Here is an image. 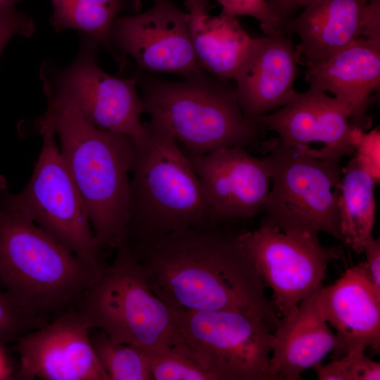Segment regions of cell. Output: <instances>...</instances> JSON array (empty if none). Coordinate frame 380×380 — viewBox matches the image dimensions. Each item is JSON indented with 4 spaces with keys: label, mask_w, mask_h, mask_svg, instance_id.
I'll use <instances>...</instances> for the list:
<instances>
[{
    "label": "cell",
    "mask_w": 380,
    "mask_h": 380,
    "mask_svg": "<svg viewBox=\"0 0 380 380\" xmlns=\"http://www.w3.org/2000/svg\"><path fill=\"white\" fill-rule=\"evenodd\" d=\"M127 244L151 291L170 308L255 312L272 328L277 327L279 315L238 234L205 225Z\"/></svg>",
    "instance_id": "cell-1"
},
{
    "label": "cell",
    "mask_w": 380,
    "mask_h": 380,
    "mask_svg": "<svg viewBox=\"0 0 380 380\" xmlns=\"http://www.w3.org/2000/svg\"><path fill=\"white\" fill-rule=\"evenodd\" d=\"M34 121L51 127L86 206L99 249L115 248L129 221L130 170L134 144L127 135L100 129L50 98Z\"/></svg>",
    "instance_id": "cell-2"
},
{
    "label": "cell",
    "mask_w": 380,
    "mask_h": 380,
    "mask_svg": "<svg viewBox=\"0 0 380 380\" xmlns=\"http://www.w3.org/2000/svg\"><path fill=\"white\" fill-rule=\"evenodd\" d=\"M130 170L129 221L123 239L134 243L184 227L217 222L186 152L162 121L145 122Z\"/></svg>",
    "instance_id": "cell-3"
},
{
    "label": "cell",
    "mask_w": 380,
    "mask_h": 380,
    "mask_svg": "<svg viewBox=\"0 0 380 380\" xmlns=\"http://www.w3.org/2000/svg\"><path fill=\"white\" fill-rule=\"evenodd\" d=\"M106 266L78 257L0 203V287L31 315L51 320L75 309Z\"/></svg>",
    "instance_id": "cell-4"
},
{
    "label": "cell",
    "mask_w": 380,
    "mask_h": 380,
    "mask_svg": "<svg viewBox=\"0 0 380 380\" xmlns=\"http://www.w3.org/2000/svg\"><path fill=\"white\" fill-rule=\"evenodd\" d=\"M137 84L144 113L165 123L189 153L246 148L264 131L241 111L235 87L204 71L180 82L138 73Z\"/></svg>",
    "instance_id": "cell-5"
},
{
    "label": "cell",
    "mask_w": 380,
    "mask_h": 380,
    "mask_svg": "<svg viewBox=\"0 0 380 380\" xmlns=\"http://www.w3.org/2000/svg\"><path fill=\"white\" fill-rule=\"evenodd\" d=\"M116 255L80 299L75 310L90 328L111 341L149 351L172 347L176 327L173 309L151 291L135 254L120 240Z\"/></svg>",
    "instance_id": "cell-6"
},
{
    "label": "cell",
    "mask_w": 380,
    "mask_h": 380,
    "mask_svg": "<svg viewBox=\"0 0 380 380\" xmlns=\"http://www.w3.org/2000/svg\"><path fill=\"white\" fill-rule=\"evenodd\" d=\"M42 137L32 173L18 193L0 176V203L10 213L32 222L78 257L105 265L89 215L62 157L56 137L45 123L32 122Z\"/></svg>",
    "instance_id": "cell-7"
},
{
    "label": "cell",
    "mask_w": 380,
    "mask_h": 380,
    "mask_svg": "<svg viewBox=\"0 0 380 380\" xmlns=\"http://www.w3.org/2000/svg\"><path fill=\"white\" fill-rule=\"evenodd\" d=\"M262 159L270 189L262 210L286 233L317 236L321 232L342 241L338 200L343 167L285 146L280 139L265 144Z\"/></svg>",
    "instance_id": "cell-8"
},
{
    "label": "cell",
    "mask_w": 380,
    "mask_h": 380,
    "mask_svg": "<svg viewBox=\"0 0 380 380\" xmlns=\"http://www.w3.org/2000/svg\"><path fill=\"white\" fill-rule=\"evenodd\" d=\"M100 46L80 34L79 52L70 65L58 67L51 60L44 61L39 69L44 93L94 126L125 134L138 144L147 133L136 89L138 73L120 78L106 72L97 62Z\"/></svg>",
    "instance_id": "cell-9"
},
{
    "label": "cell",
    "mask_w": 380,
    "mask_h": 380,
    "mask_svg": "<svg viewBox=\"0 0 380 380\" xmlns=\"http://www.w3.org/2000/svg\"><path fill=\"white\" fill-rule=\"evenodd\" d=\"M172 346L215 380H265L272 350V327L255 312L173 310Z\"/></svg>",
    "instance_id": "cell-10"
},
{
    "label": "cell",
    "mask_w": 380,
    "mask_h": 380,
    "mask_svg": "<svg viewBox=\"0 0 380 380\" xmlns=\"http://www.w3.org/2000/svg\"><path fill=\"white\" fill-rule=\"evenodd\" d=\"M238 237L264 285L272 289V303L281 317L323 286L329 262L342 255L340 248L321 244L317 236L284 232L267 218Z\"/></svg>",
    "instance_id": "cell-11"
},
{
    "label": "cell",
    "mask_w": 380,
    "mask_h": 380,
    "mask_svg": "<svg viewBox=\"0 0 380 380\" xmlns=\"http://www.w3.org/2000/svg\"><path fill=\"white\" fill-rule=\"evenodd\" d=\"M145 11L118 16L111 27V53L118 60L131 57L151 72L189 77L203 72L193 49L189 13L173 0H152Z\"/></svg>",
    "instance_id": "cell-12"
},
{
    "label": "cell",
    "mask_w": 380,
    "mask_h": 380,
    "mask_svg": "<svg viewBox=\"0 0 380 380\" xmlns=\"http://www.w3.org/2000/svg\"><path fill=\"white\" fill-rule=\"evenodd\" d=\"M276 132L286 147L331 163L351 155L362 129L352 127L348 110L334 97L309 88L257 120Z\"/></svg>",
    "instance_id": "cell-13"
},
{
    "label": "cell",
    "mask_w": 380,
    "mask_h": 380,
    "mask_svg": "<svg viewBox=\"0 0 380 380\" xmlns=\"http://www.w3.org/2000/svg\"><path fill=\"white\" fill-rule=\"evenodd\" d=\"M91 328L75 309L15 340L20 379L110 380L90 339Z\"/></svg>",
    "instance_id": "cell-14"
},
{
    "label": "cell",
    "mask_w": 380,
    "mask_h": 380,
    "mask_svg": "<svg viewBox=\"0 0 380 380\" xmlns=\"http://www.w3.org/2000/svg\"><path fill=\"white\" fill-rule=\"evenodd\" d=\"M186 153L217 222L248 219L262 210L270 189V173L262 158L240 146L203 155Z\"/></svg>",
    "instance_id": "cell-15"
},
{
    "label": "cell",
    "mask_w": 380,
    "mask_h": 380,
    "mask_svg": "<svg viewBox=\"0 0 380 380\" xmlns=\"http://www.w3.org/2000/svg\"><path fill=\"white\" fill-rule=\"evenodd\" d=\"M284 32L300 39L298 63L317 65L359 38L380 40V0H316Z\"/></svg>",
    "instance_id": "cell-16"
},
{
    "label": "cell",
    "mask_w": 380,
    "mask_h": 380,
    "mask_svg": "<svg viewBox=\"0 0 380 380\" xmlns=\"http://www.w3.org/2000/svg\"><path fill=\"white\" fill-rule=\"evenodd\" d=\"M298 54L284 32L253 38L234 77L239 107L257 120L286 104L296 91Z\"/></svg>",
    "instance_id": "cell-17"
},
{
    "label": "cell",
    "mask_w": 380,
    "mask_h": 380,
    "mask_svg": "<svg viewBox=\"0 0 380 380\" xmlns=\"http://www.w3.org/2000/svg\"><path fill=\"white\" fill-rule=\"evenodd\" d=\"M310 88L331 92L348 111L352 127L371 126L367 112L380 84V40L359 38L327 61L307 67Z\"/></svg>",
    "instance_id": "cell-18"
},
{
    "label": "cell",
    "mask_w": 380,
    "mask_h": 380,
    "mask_svg": "<svg viewBox=\"0 0 380 380\" xmlns=\"http://www.w3.org/2000/svg\"><path fill=\"white\" fill-rule=\"evenodd\" d=\"M320 289L279 319L272 333L265 380L302 379L305 370L313 368L330 353H346L341 340L318 310L317 298Z\"/></svg>",
    "instance_id": "cell-19"
},
{
    "label": "cell",
    "mask_w": 380,
    "mask_h": 380,
    "mask_svg": "<svg viewBox=\"0 0 380 380\" xmlns=\"http://www.w3.org/2000/svg\"><path fill=\"white\" fill-rule=\"evenodd\" d=\"M317 305L346 353L380 348V293L368 279L363 262L348 268L332 284L322 286Z\"/></svg>",
    "instance_id": "cell-20"
},
{
    "label": "cell",
    "mask_w": 380,
    "mask_h": 380,
    "mask_svg": "<svg viewBox=\"0 0 380 380\" xmlns=\"http://www.w3.org/2000/svg\"><path fill=\"white\" fill-rule=\"evenodd\" d=\"M189 29L200 68L218 80H234L253 39L237 17L189 14Z\"/></svg>",
    "instance_id": "cell-21"
},
{
    "label": "cell",
    "mask_w": 380,
    "mask_h": 380,
    "mask_svg": "<svg viewBox=\"0 0 380 380\" xmlns=\"http://www.w3.org/2000/svg\"><path fill=\"white\" fill-rule=\"evenodd\" d=\"M375 184L354 158L343 167L338 200L340 230L342 241L357 254L373 238Z\"/></svg>",
    "instance_id": "cell-22"
},
{
    "label": "cell",
    "mask_w": 380,
    "mask_h": 380,
    "mask_svg": "<svg viewBox=\"0 0 380 380\" xmlns=\"http://www.w3.org/2000/svg\"><path fill=\"white\" fill-rule=\"evenodd\" d=\"M50 23L57 32L73 29L87 35L111 53L110 33L122 12L137 13L141 0H50Z\"/></svg>",
    "instance_id": "cell-23"
},
{
    "label": "cell",
    "mask_w": 380,
    "mask_h": 380,
    "mask_svg": "<svg viewBox=\"0 0 380 380\" xmlns=\"http://www.w3.org/2000/svg\"><path fill=\"white\" fill-rule=\"evenodd\" d=\"M95 354L110 380H153L146 352L132 345L113 342L101 330L90 331Z\"/></svg>",
    "instance_id": "cell-24"
},
{
    "label": "cell",
    "mask_w": 380,
    "mask_h": 380,
    "mask_svg": "<svg viewBox=\"0 0 380 380\" xmlns=\"http://www.w3.org/2000/svg\"><path fill=\"white\" fill-rule=\"evenodd\" d=\"M144 351L153 380H215L210 372L173 347Z\"/></svg>",
    "instance_id": "cell-25"
},
{
    "label": "cell",
    "mask_w": 380,
    "mask_h": 380,
    "mask_svg": "<svg viewBox=\"0 0 380 380\" xmlns=\"http://www.w3.org/2000/svg\"><path fill=\"white\" fill-rule=\"evenodd\" d=\"M363 350H353L327 365H315L319 380H379L380 364L372 360Z\"/></svg>",
    "instance_id": "cell-26"
},
{
    "label": "cell",
    "mask_w": 380,
    "mask_h": 380,
    "mask_svg": "<svg viewBox=\"0 0 380 380\" xmlns=\"http://www.w3.org/2000/svg\"><path fill=\"white\" fill-rule=\"evenodd\" d=\"M49 321L24 310L0 287V343L4 344L38 329Z\"/></svg>",
    "instance_id": "cell-27"
},
{
    "label": "cell",
    "mask_w": 380,
    "mask_h": 380,
    "mask_svg": "<svg viewBox=\"0 0 380 380\" xmlns=\"http://www.w3.org/2000/svg\"><path fill=\"white\" fill-rule=\"evenodd\" d=\"M222 7V12L238 15H248L260 23L266 35L284 32L271 11L267 0H217Z\"/></svg>",
    "instance_id": "cell-28"
},
{
    "label": "cell",
    "mask_w": 380,
    "mask_h": 380,
    "mask_svg": "<svg viewBox=\"0 0 380 380\" xmlns=\"http://www.w3.org/2000/svg\"><path fill=\"white\" fill-rule=\"evenodd\" d=\"M355 157L360 167L368 173L376 184L380 180V131L376 127L363 132L354 146Z\"/></svg>",
    "instance_id": "cell-29"
},
{
    "label": "cell",
    "mask_w": 380,
    "mask_h": 380,
    "mask_svg": "<svg viewBox=\"0 0 380 380\" xmlns=\"http://www.w3.org/2000/svg\"><path fill=\"white\" fill-rule=\"evenodd\" d=\"M34 30L35 24L31 17L16 10L0 16V56L13 36L30 37Z\"/></svg>",
    "instance_id": "cell-30"
},
{
    "label": "cell",
    "mask_w": 380,
    "mask_h": 380,
    "mask_svg": "<svg viewBox=\"0 0 380 380\" xmlns=\"http://www.w3.org/2000/svg\"><path fill=\"white\" fill-rule=\"evenodd\" d=\"M316 0H267L269 7L284 31L296 13Z\"/></svg>",
    "instance_id": "cell-31"
},
{
    "label": "cell",
    "mask_w": 380,
    "mask_h": 380,
    "mask_svg": "<svg viewBox=\"0 0 380 380\" xmlns=\"http://www.w3.org/2000/svg\"><path fill=\"white\" fill-rule=\"evenodd\" d=\"M363 253H365L366 260L363 262L366 275L380 293V239H374L366 244Z\"/></svg>",
    "instance_id": "cell-32"
},
{
    "label": "cell",
    "mask_w": 380,
    "mask_h": 380,
    "mask_svg": "<svg viewBox=\"0 0 380 380\" xmlns=\"http://www.w3.org/2000/svg\"><path fill=\"white\" fill-rule=\"evenodd\" d=\"M186 5L190 15L201 16L208 14L209 0H186Z\"/></svg>",
    "instance_id": "cell-33"
},
{
    "label": "cell",
    "mask_w": 380,
    "mask_h": 380,
    "mask_svg": "<svg viewBox=\"0 0 380 380\" xmlns=\"http://www.w3.org/2000/svg\"><path fill=\"white\" fill-rule=\"evenodd\" d=\"M3 345L0 343V379H8L11 376V367L4 353Z\"/></svg>",
    "instance_id": "cell-34"
},
{
    "label": "cell",
    "mask_w": 380,
    "mask_h": 380,
    "mask_svg": "<svg viewBox=\"0 0 380 380\" xmlns=\"http://www.w3.org/2000/svg\"><path fill=\"white\" fill-rule=\"evenodd\" d=\"M18 2L19 0H0V16L15 11V4Z\"/></svg>",
    "instance_id": "cell-35"
}]
</instances>
